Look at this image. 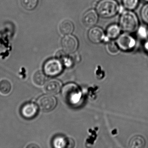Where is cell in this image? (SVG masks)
<instances>
[{
  "label": "cell",
  "instance_id": "3",
  "mask_svg": "<svg viewBox=\"0 0 148 148\" xmlns=\"http://www.w3.org/2000/svg\"><path fill=\"white\" fill-rule=\"evenodd\" d=\"M81 92L77 85L74 84H67L62 90L63 99L67 103L75 104L77 103L81 97Z\"/></svg>",
  "mask_w": 148,
  "mask_h": 148
},
{
  "label": "cell",
  "instance_id": "12",
  "mask_svg": "<svg viewBox=\"0 0 148 148\" xmlns=\"http://www.w3.org/2000/svg\"><path fill=\"white\" fill-rule=\"evenodd\" d=\"M53 145L56 148H71L74 146V142L72 139L58 136L53 139Z\"/></svg>",
  "mask_w": 148,
  "mask_h": 148
},
{
  "label": "cell",
  "instance_id": "5",
  "mask_svg": "<svg viewBox=\"0 0 148 148\" xmlns=\"http://www.w3.org/2000/svg\"><path fill=\"white\" fill-rule=\"evenodd\" d=\"M40 109L45 112H49L53 110L57 105V100L53 96L45 95L39 98L37 101Z\"/></svg>",
  "mask_w": 148,
  "mask_h": 148
},
{
  "label": "cell",
  "instance_id": "10",
  "mask_svg": "<svg viewBox=\"0 0 148 148\" xmlns=\"http://www.w3.org/2000/svg\"><path fill=\"white\" fill-rule=\"evenodd\" d=\"M98 14L95 10H90L84 14L83 18L84 24L88 27L94 26L97 23Z\"/></svg>",
  "mask_w": 148,
  "mask_h": 148
},
{
  "label": "cell",
  "instance_id": "4",
  "mask_svg": "<svg viewBox=\"0 0 148 148\" xmlns=\"http://www.w3.org/2000/svg\"><path fill=\"white\" fill-rule=\"evenodd\" d=\"M63 70L62 63L58 59L47 60L44 66L45 74L50 77H55L61 73Z\"/></svg>",
  "mask_w": 148,
  "mask_h": 148
},
{
  "label": "cell",
  "instance_id": "19",
  "mask_svg": "<svg viewBox=\"0 0 148 148\" xmlns=\"http://www.w3.org/2000/svg\"><path fill=\"white\" fill-rule=\"evenodd\" d=\"M139 0H122L124 7L129 10H134L136 8Z\"/></svg>",
  "mask_w": 148,
  "mask_h": 148
},
{
  "label": "cell",
  "instance_id": "13",
  "mask_svg": "<svg viewBox=\"0 0 148 148\" xmlns=\"http://www.w3.org/2000/svg\"><path fill=\"white\" fill-rule=\"evenodd\" d=\"M59 29L60 33L63 35H70L73 32L74 25L71 21L66 20L60 23Z\"/></svg>",
  "mask_w": 148,
  "mask_h": 148
},
{
  "label": "cell",
  "instance_id": "6",
  "mask_svg": "<svg viewBox=\"0 0 148 148\" xmlns=\"http://www.w3.org/2000/svg\"><path fill=\"white\" fill-rule=\"evenodd\" d=\"M62 46L64 51L67 53L75 52L78 47V41L76 37L73 35H65L62 39Z\"/></svg>",
  "mask_w": 148,
  "mask_h": 148
},
{
  "label": "cell",
  "instance_id": "17",
  "mask_svg": "<svg viewBox=\"0 0 148 148\" xmlns=\"http://www.w3.org/2000/svg\"><path fill=\"white\" fill-rule=\"evenodd\" d=\"M11 90V84L8 80L2 79L0 81V93L7 95L10 92Z\"/></svg>",
  "mask_w": 148,
  "mask_h": 148
},
{
  "label": "cell",
  "instance_id": "15",
  "mask_svg": "<svg viewBox=\"0 0 148 148\" xmlns=\"http://www.w3.org/2000/svg\"><path fill=\"white\" fill-rule=\"evenodd\" d=\"M120 27L116 25L110 26L106 30L107 37L112 39L116 38L120 33Z\"/></svg>",
  "mask_w": 148,
  "mask_h": 148
},
{
  "label": "cell",
  "instance_id": "16",
  "mask_svg": "<svg viewBox=\"0 0 148 148\" xmlns=\"http://www.w3.org/2000/svg\"><path fill=\"white\" fill-rule=\"evenodd\" d=\"M32 79L34 84L36 85L40 86L45 83L46 77L44 73L40 71H38L34 74Z\"/></svg>",
  "mask_w": 148,
  "mask_h": 148
},
{
  "label": "cell",
  "instance_id": "7",
  "mask_svg": "<svg viewBox=\"0 0 148 148\" xmlns=\"http://www.w3.org/2000/svg\"><path fill=\"white\" fill-rule=\"evenodd\" d=\"M136 41L133 37L128 34H123L118 38L117 45L124 51L132 50L135 46Z\"/></svg>",
  "mask_w": 148,
  "mask_h": 148
},
{
  "label": "cell",
  "instance_id": "1",
  "mask_svg": "<svg viewBox=\"0 0 148 148\" xmlns=\"http://www.w3.org/2000/svg\"><path fill=\"white\" fill-rule=\"evenodd\" d=\"M119 9V5L115 0H101L96 7L98 14L103 18L114 17L118 13Z\"/></svg>",
  "mask_w": 148,
  "mask_h": 148
},
{
  "label": "cell",
  "instance_id": "8",
  "mask_svg": "<svg viewBox=\"0 0 148 148\" xmlns=\"http://www.w3.org/2000/svg\"><path fill=\"white\" fill-rule=\"evenodd\" d=\"M88 37L92 43L98 44L102 42L104 38V33L101 28L95 27L91 28L89 31Z\"/></svg>",
  "mask_w": 148,
  "mask_h": 148
},
{
  "label": "cell",
  "instance_id": "23",
  "mask_svg": "<svg viewBox=\"0 0 148 148\" xmlns=\"http://www.w3.org/2000/svg\"><path fill=\"white\" fill-rule=\"evenodd\" d=\"M145 47L146 48V50L148 51V42L145 44Z\"/></svg>",
  "mask_w": 148,
  "mask_h": 148
},
{
  "label": "cell",
  "instance_id": "9",
  "mask_svg": "<svg viewBox=\"0 0 148 148\" xmlns=\"http://www.w3.org/2000/svg\"><path fill=\"white\" fill-rule=\"evenodd\" d=\"M38 112V106L32 103L25 104L21 109V113L24 117L28 119L35 117Z\"/></svg>",
  "mask_w": 148,
  "mask_h": 148
},
{
  "label": "cell",
  "instance_id": "2",
  "mask_svg": "<svg viewBox=\"0 0 148 148\" xmlns=\"http://www.w3.org/2000/svg\"><path fill=\"white\" fill-rule=\"evenodd\" d=\"M119 25L120 28L125 32H134L138 27V19L134 13L125 11L119 19Z\"/></svg>",
  "mask_w": 148,
  "mask_h": 148
},
{
  "label": "cell",
  "instance_id": "21",
  "mask_svg": "<svg viewBox=\"0 0 148 148\" xmlns=\"http://www.w3.org/2000/svg\"><path fill=\"white\" fill-rule=\"evenodd\" d=\"M141 17L143 21L148 24V4L145 5L141 11Z\"/></svg>",
  "mask_w": 148,
  "mask_h": 148
},
{
  "label": "cell",
  "instance_id": "22",
  "mask_svg": "<svg viewBox=\"0 0 148 148\" xmlns=\"http://www.w3.org/2000/svg\"><path fill=\"white\" fill-rule=\"evenodd\" d=\"M67 53L64 51H59L57 54V59L60 61L66 62V60L67 59Z\"/></svg>",
  "mask_w": 148,
  "mask_h": 148
},
{
  "label": "cell",
  "instance_id": "11",
  "mask_svg": "<svg viewBox=\"0 0 148 148\" xmlns=\"http://www.w3.org/2000/svg\"><path fill=\"white\" fill-rule=\"evenodd\" d=\"M61 82L57 79H51L45 83V90L49 94H57L61 90Z\"/></svg>",
  "mask_w": 148,
  "mask_h": 148
},
{
  "label": "cell",
  "instance_id": "20",
  "mask_svg": "<svg viewBox=\"0 0 148 148\" xmlns=\"http://www.w3.org/2000/svg\"><path fill=\"white\" fill-rule=\"evenodd\" d=\"M106 49L107 52L112 55H116L119 51V47L117 44L113 42L108 43L106 45Z\"/></svg>",
  "mask_w": 148,
  "mask_h": 148
},
{
  "label": "cell",
  "instance_id": "24",
  "mask_svg": "<svg viewBox=\"0 0 148 148\" xmlns=\"http://www.w3.org/2000/svg\"><path fill=\"white\" fill-rule=\"evenodd\" d=\"M144 1H146V2H148V0H143Z\"/></svg>",
  "mask_w": 148,
  "mask_h": 148
},
{
  "label": "cell",
  "instance_id": "14",
  "mask_svg": "<svg viewBox=\"0 0 148 148\" xmlns=\"http://www.w3.org/2000/svg\"><path fill=\"white\" fill-rule=\"evenodd\" d=\"M145 141L143 137L137 136L131 139L129 145L131 148H143L145 147Z\"/></svg>",
  "mask_w": 148,
  "mask_h": 148
},
{
  "label": "cell",
  "instance_id": "18",
  "mask_svg": "<svg viewBox=\"0 0 148 148\" xmlns=\"http://www.w3.org/2000/svg\"><path fill=\"white\" fill-rule=\"evenodd\" d=\"M38 0H21L23 7L27 10L34 9L38 5Z\"/></svg>",
  "mask_w": 148,
  "mask_h": 148
}]
</instances>
